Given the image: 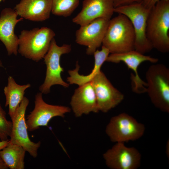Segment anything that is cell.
<instances>
[{"instance_id":"9","label":"cell","mask_w":169,"mask_h":169,"mask_svg":"<svg viewBox=\"0 0 169 169\" xmlns=\"http://www.w3.org/2000/svg\"><path fill=\"white\" fill-rule=\"evenodd\" d=\"M34 104V109L25 118L27 130L29 131H34L40 126H47L53 118L63 117L71 110L67 106L47 104L43 100L42 94L40 92L35 95Z\"/></svg>"},{"instance_id":"14","label":"cell","mask_w":169,"mask_h":169,"mask_svg":"<svg viewBox=\"0 0 169 169\" xmlns=\"http://www.w3.org/2000/svg\"><path fill=\"white\" fill-rule=\"evenodd\" d=\"M114 9L113 0H84L81 10L72 22L81 26L99 18L110 20Z\"/></svg>"},{"instance_id":"5","label":"cell","mask_w":169,"mask_h":169,"mask_svg":"<svg viewBox=\"0 0 169 169\" xmlns=\"http://www.w3.org/2000/svg\"><path fill=\"white\" fill-rule=\"evenodd\" d=\"M151 10L146 8L141 2L115 8L114 12L126 16L131 21L136 35L135 50L145 54L153 48L146 34V21Z\"/></svg>"},{"instance_id":"1","label":"cell","mask_w":169,"mask_h":169,"mask_svg":"<svg viewBox=\"0 0 169 169\" xmlns=\"http://www.w3.org/2000/svg\"><path fill=\"white\" fill-rule=\"evenodd\" d=\"M169 0H160L151 9L146 24L147 38L153 48L169 51Z\"/></svg>"},{"instance_id":"24","label":"cell","mask_w":169,"mask_h":169,"mask_svg":"<svg viewBox=\"0 0 169 169\" xmlns=\"http://www.w3.org/2000/svg\"><path fill=\"white\" fill-rule=\"evenodd\" d=\"M160 0H142L141 2L146 9L151 10Z\"/></svg>"},{"instance_id":"11","label":"cell","mask_w":169,"mask_h":169,"mask_svg":"<svg viewBox=\"0 0 169 169\" xmlns=\"http://www.w3.org/2000/svg\"><path fill=\"white\" fill-rule=\"evenodd\" d=\"M90 82L95 94L99 111L106 113L123 100L124 95L112 85L102 71Z\"/></svg>"},{"instance_id":"25","label":"cell","mask_w":169,"mask_h":169,"mask_svg":"<svg viewBox=\"0 0 169 169\" xmlns=\"http://www.w3.org/2000/svg\"><path fill=\"white\" fill-rule=\"evenodd\" d=\"M10 140L0 141V151L10 142Z\"/></svg>"},{"instance_id":"19","label":"cell","mask_w":169,"mask_h":169,"mask_svg":"<svg viewBox=\"0 0 169 169\" xmlns=\"http://www.w3.org/2000/svg\"><path fill=\"white\" fill-rule=\"evenodd\" d=\"M30 87V84L19 85L12 76L8 77L7 85L4 87L3 91L6 98L5 106H8V113L11 119L23 99L25 90Z\"/></svg>"},{"instance_id":"26","label":"cell","mask_w":169,"mask_h":169,"mask_svg":"<svg viewBox=\"0 0 169 169\" xmlns=\"http://www.w3.org/2000/svg\"><path fill=\"white\" fill-rule=\"evenodd\" d=\"M8 168V167L0 157V169H7Z\"/></svg>"},{"instance_id":"7","label":"cell","mask_w":169,"mask_h":169,"mask_svg":"<svg viewBox=\"0 0 169 169\" xmlns=\"http://www.w3.org/2000/svg\"><path fill=\"white\" fill-rule=\"evenodd\" d=\"M145 129L143 124L122 113L111 118L105 132L112 142L124 143L138 139L143 135Z\"/></svg>"},{"instance_id":"21","label":"cell","mask_w":169,"mask_h":169,"mask_svg":"<svg viewBox=\"0 0 169 169\" xmlns=\"http://www.w3.org/2000/svg\"><path fill=\"white\" fill-rule=\"evenodd\" d=\"M80 0H52L51 13L56 16H70L78 7Z\"/></svg>"},{"instance_id":"10","label":"cell","mask_w":169,"mask_h":169,"mask_svg":"<svg viewBox=\"0 0 169 169\" xmlns=\"http://www.w3.org/2000/svg\"><path fill=\"white\" fill-rule=\"evenodd\" d=\"M107 166L112 169H136L140 165L141 156L134 147L116 142L103 155Z\"/></svg>"},{"instance_id":"27","label":"cell","mask_w":169,"mask_h":169,"mask_svg":"<svg viewBox=\"0 0 169 169\" xmlns=\"http://www.w3.org/2000/svg\"><path fill=\"white\" fill-rule=\"evenodd\" d=\"M3 66V65L2 62L0 60V67H2Z\"/></svg>"},{"instance_id":"2","label":"cell","mask_w":169,"mask_h":169,"mask_svg":"<svg viewBox=\"0 0 169 169\" xmlns=\"http://www.w3.org/2000/svg\"><path fill=\"white\" fill-rule=\"evenodd\" d=\"M136 35L130 20L125 15H118L109 20L102 46L110 54L135 50Z\"/></svg>"},{"instance_id":"6","label":"cell","mask_w":169,"mask_h":169,"mask_svg":"<svg viewBox=\"0 0 169 169\" xmlns=\"http://www.w3.org/2000/svg\"><path fill=\"white\" fill-rule=\"evenodd\" d=\"M71 49L70 45L64 44L59 46L54 38L52 39L49 50L43 58L46 68V76L39 89L42 94L49 93L53 85H59L65 88L69 87V84L64 81L61 76L64 69L60 65V59L62 55L69 53Z\"/></svg>"},{"instance_id":"22","label":"cell","mask_w":169,"mask_h":169,"mask_svg":"<svg viewBox=\"0 0 169 169\" xmlns=\"http://www.w3.org/2000/svg\"><path fill=\"white\" fill-rule=\"evenodd\" d=\"M6 115L0 104V138L1 141L8 140L12 128V121L7 119Z\"/></svg>"},{"instance_id":"3","label":"cell","mask_w":169,"mask_h":169,"mask_svg":"<svg viewBox=\"0 0 169 169\" xmlns=\"http://www.w3.org/2000/svg\"><path fill=\"white\" fill-rule=\"evenodd\" d=\"M55 35L54 32L47 27L23 30L18 37V52L26 58L38 62L43 59Z\"/></svg>"},{"instance_id":"13","label":"cell","mask_w":169,"mask_h":169,"mask_svg":"<svg viewBox=\"0 0 169 169\" xmlns=\"http://www.w3.org/2000/svg\"><path fill=\"white\" fill-rule=\"evenodd\" d=\"M109 19L99 18L89 24L81 26L76 32L75 41L87 47L86 53L94 54L102 44L109 21Z\"/></svg>"},{"instance_id":"4","label":"cell","mask_w":169,"mask_h":169,"mask_svg":"<svg viewBox=\"0 0 169 169\" xmlns=\"http://www.w3.org/2000/svg\"><path fill=\"white\" fill-rule=\"evenodd\" d=\"M146 92L157 108L169 113V69L163 64L151 65L146 74Z\"/></svg>"},{"instance_id":"15","label":"cell","mask_w":169,"mask_h":169,"mask_svg":"<svg viewBox=\"0 0 169 169\" xmlns=\"http://www.w3.org/2000/svg\"><path fill=\"white\" fill-rule=\"evenodd\" d=\"M18 15L14 9L10 8L3 9L0 17V40L4 45L8 54H17L18 38L14 33L17 23L23 18H17Z\"/></svg>"},{"instance_id":"17","label":"cell","mask_w":169,"mask_h":169,"mask_svg":"<svg viewBox=\"0 0 169 169\" xmlns=\"http://www.w3.org/2000/svg\"><path fill=\"white\" fill-rule=\"evenodd\" d=\"M51 8L52 0H21L14 10L23 18L42 22L49 18Z\"/></svg>"},{"instance_id":"18","label":"cell","mask_w":169,"mask_h":169,"mask_svg":"<svg viewBox=\"0 0 169 169\" xmlns=\"http://www.w3.org/2000/svg\"><path fill=\"white\" fill-rule=\"evenodd\" d=\"M110 53L109 50L102 46L100 50L97 49L94 53L95 63L92 71L86 75H81L78 72L79 66L77 62L76 68L68 71L69 76L67 80L69 84H76L79 86L90 82L93 78L100 71L101 68L103 63L106 61L107 58Z\"/></svg>"},{"instance_id":"29","label":"cell","mask_w":169,"mask_h":169,"mask_svg":"<svg viewBox=\"0 0 169 169\" xmlns=\"http://www.w3.org/2000/svg\"></svg>"},{"instance_id":"16","label":"cell","mask_w":169,"mask_h":169,"mask_svg":"<svg viewBox=\"0 0 169 169\" xmlns=\"http://www.w3.org/2000/svg\"><path fill=\"white\" fill-rule=\"evenodd\" d=\"M70 104L75 116L77 117L84 114L99 111L95 94L90 82L79 86L75 90Z\"/></svg>"},{"instance_id":"8","label":"cell","mask_w":169,"mask_h":169,"mask_svg":"<svg viewBox=\"0 0 169 169\" xmlns=\"http://www.w3.org/2000/svg\"><path fill=\"white\" fill-rule=\"evenodd\" d=\"M29 103V100L24 97L11 119L12 128L10 142L22 146L30 156L35 158L41 143L40 141L36 143L32 141L28 133L25 114Z\"/></svg>"},{"instance_id":"20","label":"cell","mask_w":169,"mask_h":169,"mask_svg":"<svg viewBox=\"0 0 169 169\" xmlns=\"http://www.w3.org/2000/svg\"><path fill=\"white\" fill-rule=\"evenodd\" d=\"M26 151L22 146L9 142L0 151V157L8 168L23 169Z\"/></svg>"},{"instance_id":"23","label":"cell","mask_w":169,"mask_h":169,"mask_svg":"<svg viewBox=\"0 0 169 169\" xmlns=\"http://www.w3.org/2000/svg\"><path fill=\"white\" fill-rule=\"evenodd\" d=\"M142 0H113L115 8L130 4L134 3H140Z\"/></svg>"},{"instance_id":"28","label":"cell","mask_w":169,"mask_h":169,"mask_svg":"<svg viewBox=\"0 0 169 169\" xmlns=\"http://www.w3.org/2000/svg\"><path fill=\"white\" fill-rule=\"evenodd\" d=\"M1 141V139L0 138V141Z\"/></svg>"},{"instance_id":"12","label":"cell","mask_w":169,"mask_h":169,"mask_svg":"<svg viewBox=\"0 0 169 169\" xmlns=\"http://www.w3.org/2000/svg\"><path fill=\"white\" fill-rule=\"evenodd\" d=\"M158 61L157 58L146 55L135 50L125 52L111 54L106 60V62L118 63L122 62L125 63L128 68L131 69L135 75L131 74V79L133 91L137 94L146 92V83L140 78L138 72L139 66L142 63L149 61L156 63Z\"/></svg>"}]
</instances>
